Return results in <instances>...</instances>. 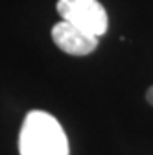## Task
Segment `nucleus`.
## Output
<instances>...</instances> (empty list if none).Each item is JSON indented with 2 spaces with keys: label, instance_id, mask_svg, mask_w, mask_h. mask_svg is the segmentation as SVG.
<instances>
[{
  "label": "nucleus",
  "instance_id": "7ed1b4c3",
  "mask_svg": "<svg viewBox=\"0 0 153 155\" xmlns=\"http://www.w3.org/2000/svg\"><path fill=\"white\" fill-rule=\"evenodd\" d=\"M52 39L57 48H61L65 54L70 55H87L90 52L96 50L98 39L96 35H92L78 26H74L67 21H59L54 24L52 28Z\"/></svg>",
  "mask_w": 153,
  "mask_h": 155
},
{
  "label": "nucleus",
  "instance_id": "f257e3e1",
  "mask_svg": "<svg viewBox=\"0 0 153 155\" xmlns=\"http://www.w3.org/2000/svg\"><path fill=\"white\" fill-rule=\"evenodd\" d=\"M21 155H68V139L57 118L46 111H30L18 135Z\"/></svg>",
  "mask_w": 153,
  "mask_h": 155
},
{
  "label": "nucleus",
  "instance_id": "f03ea898",
  "mask_svg": "<svg viewBox=\"0 0 153 155\" xmlns=\"http://www.w3.org/2000/svg\"><path fill=\"white\" fill-rule=\"evenodd\" d=\"M57 13L61 15V21L96 37H102L109 26L107 11L98 0H57Z\"/></svg>",
  "mask_w": 153,
  "mask_h": 155
},
{
  "label": "nucleus",
  "instance_id": "20e7f679",
  "mask_svg": "<svg viewBox=\"0 0 153 155\" xmlns=\"http://www.w3.org/2000/svg\"><path fill=\"white\" fill-rule=\"evenodd\" d=\"M146 100H148V104H151V105H153V85L146 91Z\"/></svg>",
  "mask_w": 153,
  "mask_h": 155
}]
</instances>
